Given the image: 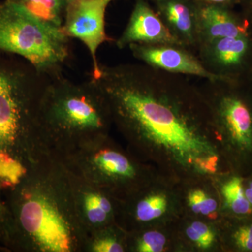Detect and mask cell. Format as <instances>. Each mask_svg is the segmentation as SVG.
Masks as SVG:
<instances>
[{
  "mask_svg": "<svg viewBox=\"0 0 252 252\" xmlns=\"http://www.w3.org/2000/svg\"><path fill=\"white\" fill-rule=\"evenodd\" d=\"M93 80L124 128L155 142L184 163L215 172L218 155L201 135L207 102L185 75L143 63H124L101 64L100 77Z\"/></svg>",
  "mask_w": 252,
  "mask_h": 252,
  "instance_id": "1",
  "label": "cell"
},
{
  "mask_svg": "<svg viewBox=\"0 0 252 252\" xmlns=\"http://www.w3.org/2000/svg\"><path fill=\"white\" fill-rule=\"evenodd\" d=\"M70 39L61 28L41 21L11 0L0 4V51L26 60L44 77L62 75L71 56Z\"/></svg>",
  "mask_w": 252,
  "mask_h": 252,
  "instance_id": "2",
  "label": "cell"
},
{
  "mask_svg": "<svg viewBox=\"0 0 252 252\" xmlns=\"http://www.w3.org/2000/svg\"><path fill=\"white\" fill-rule=\"evenodd\" d=\"M49 79L22 58L0 51V154L13 156L28 130L37 125Z\"/></svg>",
  "mask_w": 252,
  "mask_h": 252,
  "instance_id": "3",
  "label": "cell"
},
{
  "mask_svg": "<svg viewBox=\"0 0 252 252\" xmlns=\"http://www.w3.org/2000/svg\"><path fill=\"white\" fill-rule=\"evenodd\" d=\"M110 114L104 94L93 79L75 83L61 75L50 79L41 97L39 124L69 132H95Z\"/></svg>",
  "mask_w": 252,
  "mask_h": 252,
  "instance_id": "4",
  "label": "cell"
},
{
  "mask_svg": "<svg viewBox=\"0 0 252 252\" xmlns=\"http://www.w3.org/2000/svg\"><path fill=\"white\" fill-rule=\"evenodd\" d=\"M212 119L238 167L252 172V83L249 78L203 79Z\"/></svg>",
  "mask_w": 252,
  "mask_h": 252,
  "instance_id": "5",
  "label": "cell"
},
{
  "mask_svg": "<svg viewBox=\"0 0 252 252\" xmlns=\"http://www.w3.org/2000/svg\"><path fill=\"white\" fill-rule=\"evenodd\" d=\"M11 244L29 236L43 251L67 252L71 249L70 231L54 203L45 196L20 186L11 199Z\"/></svg>",
  "mask_w": 252,
  "mask_h": 252,
  "instance_id": "6",
  "label": "cell"
},
{
  "mask_svg": "<svg viewBox=\"0 0 252 252\" xmlns=\"http://www.w3.org/2000/svg\"><path fill=\"white\" fill-rule=\"evenodd\" d=\"M114 0H69L61 30L70 39L81 41L92 61L91 79L101 75L97 51L104 43L115 41L106 32V12Z\"/></svg>",
  "mask_w": 252,
  "mask_h": 252,
  "instance_id": "7",
  "label": "cell"
},
{
  "mask_svg": "<svg viewBox=\"0 0 252 252\" xmlns=\"http://www.w3.org/2000/svg\"><path fill=\"white\" fill-rule=\"evenodd\" d=\"M208 72L222 78H249L252 69V35L228 36L204 43L196 53Z\"/></svg>",
  "mask_w": 252,
  "mask_h": 252,
  "instance_id": "8",
  "label": "cell"
},
{
  "mask_svg": "<svg viewBox=\"0 0 252 252\" xmlns=\"http://www.w3.org/2000/svg\"><path fill=\"white\" fill-rule=\"evenodd\" d=\"M128 48L135 59L165 72L194 76L207 80L226 79L208 72L197 55L182 46L171 44H132Z\"/></svg>",
  "mask_w": 252,
  "mask_h": 252,
  "instance_id": "9",
  "label": "cell"
},
{
  "mask_svg": "<svg viewBox=\"0 0 252 252\" xmlns=\"http://www.w3.org/2000/svg\"><path fill=\"white\" fill-rule=\"evenodd\" d=\"M118 49L132 44H171L181 45L172 35L149 1L135 0L128 23L115 41Z\"/></svg>",
  "mask_w": 252,
  "mask_h": 252,
  "instance_id": "10",
  "label": "cell"
},
{
  "mask_svg": "<svg viewBox=\"0 0 252 252\" xmlns=\"http://www.w3.org/2000/svg\"><path fill=\"white\" fill-rule=\"evenodd\" d=\"M151 5L172 36L196 54L198 49L197 0H151Z\"/></svg>",
  "mask_w": 252,
  "mask_h": 252,
  "instance_id": "11",
  "label": "cell"
},
{
  "mask_svg": "<svg viewBox=\"0 0 252 252\" xmlns=\"http://www.w3.org/2000/svg\"><path fill=\"white\" fill-rule=\"evenodd\" d=\"M248 34H250L248 23L240 11L225 6L199 2L197 15L198 47L204 43L220 38Z\"/></svg>",
  "mask_w": 252,
  "mask_h": 252,
  "instance_id": "12",
  "label": "cell"
},
{
  "mask_svg": "<svg viewBox=\"0 0 252 252\" xmlns=\"http://www.w3.org/2000/svg\"><path fill=\"white\" fill-rule=\"evenodd\" d=\"M221 193L227 210L236 217L252 216V207L245 193L243 176H230L221 187Z\"/></svg>",
  "mask_w": 252,
  "mask_h": 252,
  "instance_id": "13",
  "label": "cell"
},
{
  "mask_svg": "<svg viewBox=\"0 0 252 252\" xmlns=\"http://www.w3.org/2000/svg\"><path fill=\"white\" fill-rule=\"evenodd\" d=\"M36 18L61 28L69 0H11Z\"/></svg>",
  "mask_w": 252,
  "mask_h": 252,
  "instance_id": "14",
  "label": "cell"
},
{
  "mask_svg": "<svg viewBox=\"0 0 252 252\" xmlns=\"http://www.w3.org/2000/svg\"><path fill=\"white\" fill-rule=\"evenodd\" d=\"M94 162L101 171L118 177H132L135 170L122 154L110 150H102L94 155Z\"/></svg>",
  "mask_w": 252,
  "mask_h": 252,
  "instance_id": "15",
  "label": "cell"
},
{
  "mask_svg": "<svg viewBox=\"0 0 252 252\" xmlns=\"http://www.w3.org/2000/svg\"><path fill=\"white\" fill-rule=\"evenodd\" d=\"M84 208L91 223H100L107 220L112 205L107 198L98 193H89L84 198Z\"/></svg>",
  "mask_w": 252,
  "mask_h": 252,
  "instance_id": "16",
  "label": "cell"
},
{
  "mask_svg": "<svg viewBox=\"0 0 252 252\" xmlns=\"http://www.w3.org/2000/svg\"><path fill=\"white\" fill-rule=\"evenodd\" d=\"M166 198L161 195H154L144 198L138 203L136 215L138 220L149 221L161 217L166 211Z\"/></svg>",
  "mask_w": 252,
  "mask_h": 252,
  "instance_id": "17",
  "label": "cell"
},
{
  "mask_svg": "<svg viewBox=\"0 0 252 252\" xmlns=\"http://www.w3.org/2000/svg\"><path fill=\"white\" fill-rule=\"evenodd\" d=\"M246 220L235 225L230 231V240L235 250L252 252V215Z\"/></svg>",
  "mask_w": 252,
  "mask_h": 252,
  "instance_id": "18",
  "label": "cell"
},
{
  "mask_svg": "<svg viewBox=\"0 0 252 252\" xmlns=\"http://www.w3.org/2000/svg\"><path fill=\"white\" fill-rule=\"evenodd\" d=\"M189 206L195 213L201 214L216 218L217 204L215 199L211 198L201 190H195L189 193L188 197Z\"/></svg>",
  "mask_w": 252,
  "mask_h": 252,
  "instance_id": "19",
  "label": "cell"
},
{
  "mask_svg": "<svg viewBox=\"0 0 252 252\" xmlns=\"http://www.w3.org/2000/svg\"><path fill=\"white\" fill-rule=\"evenodd\" d=\"M187 235L198 248L206 250L212 246L215 240L213 231L206 224L195 221L187 229Z\"/></svg>",
  "mask_w": 252,
  "mask_h": 252,
  "instance_id": "20",
  "label": "cell"
},
{
  "mask_svg": "<svg viewBox=\"0 0 252 252\" xmlns=\"http://www.w3.org/2000/svg\"><path fill=\"white\" fill-rule=\"evenodd\" d=\"M166 239L158 231H149L144 234L137 246L141 252H161L165 248Z\"/></svg>",
  "mask_w": 252,
  "mask_h": 252,
  "instance_id": "21",
  "label": "cell"
},
{
  "mask_svg": "<svg viewBox=\"0 0 252 252\" xmlns=\"http://www.w3.org/2000/svg\"><path fill=\"white\" fill-rule=\"evenodd\" d=\"M11 228V215L0 198V240L10 243Z\"/></svg>",
  "mask_w": 252,
  "mask_h": 252,
  "instance_id": "22",
  "label": "cell"
},
{
  "mask_svg": "<svg viewBox=\"0 0 252 252\" xmlns=\"http://www.w3.org/2000/svg\"><path fill=\"white\" fill-rule=\"evenodd\" d=\"M94 250L97 252H122L124 248L114 239L103 238L94 244Z\"/></svg>",
  "mask_w": 252,
  "mask_h": 252,
  "instance_id": "23",
  "label": "cell"
},
{
  "mask_svg": "<svg viewBox=\"0 0 252 252\" xmlns=\"http://www.w3.org/2000/svg\"><path fill=\"white\" fill-rule=\"evenodd\" d=\"M239 11L248 24L249 31L252 35V0H240Z\"/></svg>",
  "mask_w": 252,
  "mask_h": 252,
  "instance_id": "24",
  "label": "cell"
},
{
  "mask_svg": "<svg viewBox=\"0 0 252 252\" xmlns=\"http://www.w3.org/2000/svg\"><path fill=\"white\" fill-rule=\"evenodd\" d=\"M202 4L218 5L235 9L240 4V0H197Z\"/></svg>",
  "mask_w": 252,
  "mask_h": 252,
  "instance_id": "25",
  "label": "cell"
},
{
  "mask_svg": "<svg viewBox=\"0 0 252 252\" xmlns=\"http://www.w3.org/2000/svg\"><path fill=\"white\" fill-rule=\"evenodd\" d=\"M251 177L249 179L243 177V184L245 195L252 207V175Z\"/></svg>",
  "mask_w": 252,
  "mask_h": 252,
  "instance_id": "26",
  "label": "cell"
},
{
  "mask_svg": "<svg viewBox=\"0 0 252 252\" xmlns=\"http://www.w3.org/2000/svg\"><path fill=\"white\" fill-rule=\"evenodd\" d=\"M249 79H250V81H251V82L252 83V69L251 73H250V77H249Z\"/></svg>",
  "mask_w": 252,
  "mask_h": 252,
  "instance_id": "27",
  "label": "cell"
},
{
  "mask_svg": "<svg viewBox=\"0 0 252 252\" xmlns=\"http://www.w3.org/2000/svg\"><path fill=\"white\" fill-rule=\"evenodd\" d=\"M146 1H149V2H150L151 0H146Z\"/></svg>",
  "mask_w": 252,
  "mask_h": 252,
  "instance_id": "28",
  "label": "cell"
}]
</instances>
